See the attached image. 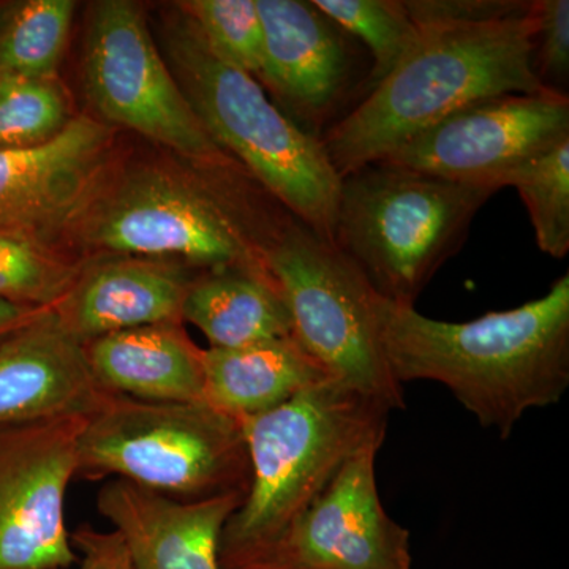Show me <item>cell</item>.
I'll use <instances>...</instances> for the list:
<instances>
[{
	"label": "cell",
	"instance_id": "1",
	"mask_svg": "<svg viewBox=\"0 0 569 569\" xmlns=\"http://www.w3.org/2000/svg\"><path fill=\"white\" fill-rule=\"evenodd\" d=\"M378 336L400 385H443L485 429L508 438L533 408L569 388V274L541 298L449 323L376 296Z\"/></svg>",
	"mask_w": 569,
	"mask_h": 569
},
{
	"label": "cell",
	"instance_id": "2",
	"mask_svg": "<svg viewBox=\"0 0 569 569\" xmlns=\"http://www.w3.org/2000/svg\"><path fill=\"white\" fill-rule=\"evenodd\" d=\"M419 31L417 47L387 80L321 134L340 179L467 104L546 91L533 70V9L515 20Z\"/></svg>",
	"mask_w": 569,
	"mask_h": 569
},
{
	"label": "cell",
	"instance_id": "3",
	"mask_svg": "<svg viewBox=\"0 0 569 569\" xmlns=\"http://www.w3.org/2000/svg\"><path fill=\"white\" fill-rule=\"evenodd\" d=\"M389 413L383 403L329 380L274 410L241 419L249 488L224 526L220 567H233L271 545L351 456L370 445L383 447Z\"/></svg>",
	"mask_w": 569,
	"mask_h": 569
},
{
	"label": "cell",
	"instance_id": "4",
	"mask_svg": "<svg viewBox=\"0 0 569 569\" xmlns=\"http://www.w3.org/2000/svg\"><path fill=\"white\" fill-rule=\"evenodd\" d=\"M244 168L206 174L142 167L108 182L77 236L92 252L201 268H266L261 250L282 219L261 209Z\"/></svg>",
	"mask_w": 569,
	"mask_h": 569
},
{
	"label": "cell",
	"instance_id": "5",
	"mask_svg": "<svg viewBox=\"0 0 569 569\" xmlns=\"http://www.w3.org/2000/svg\"><path fill=\"white\" fill-rule=\"evenodd\" d=\"M164 41L174 77L217 146L335 244L342 179L320 140L277 108L257 78L217 58L186 14L170 22Z\"/></svg>",
	"mask_w": 569,
	"mask_h": 569
},
{
	"label": "cell",
	"instance_id": "6",
	"mask_svg": "<svg viewBox=\"0 0 569 569\" xmlns=\"http://www.w3.org/2000/svg\"><path fill=\"white\" fill-rule=\"evenodd\" d=\"M496 192L387 162L366 164L340 181L335 246L380 298L415 306Z\"/></svg>",
	"mask_w": 569,
	"mask_h": 569
},
{
	"label": "cell",
	"instance_id": "7",
	"mask_svg": "<svg viewBox=\"0 0 569 569\" xmlns=\"http://www.w3.org/2000/svg\"><path fill=\"white\" fill-rule=\"evenodd\" d=\"M78 475L126 479L162 496L200 500L247 492L249 455L239 419L208 402L107 395L88 415Z\"/></svg>",
	"mask_w": 569,
	"mask_h": 569
},
{
	"label": "cell",
	"instance_id": "8",
	"mask_svg": "<svg viewBox=\"0 0 569 569\" xmlns=\"http://www.w3.org/2000/svg\"><path fill=\"white\" fill-rule=\"evenodd\" d=\"M263 260L293 321L295 339L329 376L359 395L403 410L378 336L376 291L331 242L291 216L266 244Z\"/></svg>",
	"mask_w": 569,
	"mask_h": 569
},
{
	"label": "cell",
	"instance_id": "9",
	"mask_svg": "<svg viewBox=\"0 0 569 569\" xmlns=\"http://www.w3.org/2000/svg\"><path fill=\"white\" fill-rule=\"evenodd\" d=\"M82 77L89 102L108 126L134 130L206 173L242 168L204 129L137 3L103 0L92 7Z\"/></svg>",
	"mask_w": 569,
	"mask_h": 569
},
{
	"label": "cell",
	"instance_id": "10",
	"mask_svg": "<svg viewBox=\"0 0 569 569\" xmlns=\"http://www.w3.org/2000/svg\"><path fill=\"white\" fill-rule=\"evenodd\" d=\"M568 140V93H505L451 112L380 162L500 190L501 176Z\"/></svg>",
	"mask_w": 569,
	"mask_h": 569
},
{
	"label": "cell",
	"instance_id": "11",
	"mask_svg": "<svg viewBox=\"0 0 569 569\" xmlns=\"http://www.w3.org/2000/svg\"><path fill=\"white\" fill-rule=\"evenodd\" d=\"M86 418L0 426V569H67L77 563L66 496L78 477Z\"/></svg>",
	"mask_w": 569,
	"mask_h": 569
},
{
	"label": "cell",
	"instance_id": "12",
	"mask_svg": "<svg viewBox=\"0 0 569 569\" xmlns=\"http://www.w3.org/2000/svg\"><path fill=\"white\" fill-rule=\"evenodd\" d=\"M380 445L356 452L271 545L224 569H411L410 531L378 493Z\"/></svg>",
	"mask_w": 569,
	"mask_h": 569
},
{
	"label": "cell",
	"instance_id": "13",
	"mask_svg": "<svg viewBox=\"0 0 569 569\" xmlns=\"http://www.w3.org/2000/svg\"><path fill=\"white\" fill-rule=\"evenodd\" d=\"M112 127L80 116L44 144L0 149V233L52 247L110 182Z\"/></svg>",
	"mask_w": 569,
	"mask_h": 569
},
{
	"label": "cell",
	"instance_id": "14",
	"mask_svg": "<svg viewBox=\"0 0 569 569\" xmlns=\"http://www.w3.org/2000/svg\"><path fill=\"white\" fill-rule=\"evenodd\" d=\"M257 7L263 24L257 80L282 100L290 119L320 140L353 82V37L312 2L257 0Z\"/></svg>",
	"mask_w": 569,
	"mask_h": 569
},
{
	"label": "cell",
	"instance_id": "15",
	"mask_svg": "<svg viewBox=\"0 0 569 569\" xmlns=\"http://www.w3.org/2000/svg\"><path fill=\"white\" fill-rule=\"evenodd\" d=\"M244 496L182 500L116 478L100 490L97 508L121 535L133 569H222L223 529Z\"/></svg>",
	"mask_w": 569,
	"mask_h": 569
},
{
	"label": "cell",
	"instance_id": "16",
	"mask_svg": "<svg viewBox=\"0 0 569 569\" xmlns=\"http://www.w3.org/2000/svg\"><path fill=\"white\" fill-rule=\"evenodd\" d=\"M104 395L89 370L84 346L52 310L0 346V426L88 417Z\"/></svg>",
	"mask_w": 569,
	"mask_h": 569
},
{
	"label": "cell",
	"instance_id": "17",
	"mask_svg": "<svg viewBox=\"0 0 569 569\" xmlns=\"http://www.w3.org/2000/svg\"><path fill=\"white\" fill-rule=\"evenodd\" d=\"M193 279L178 261L104 258L82 266L77 283L52 312L81 343L140 326L183 323V299Z\"/></svg>",
	"mask_w": 569,
	"mask_h": 569
},
{
	"label": "cell",
	"instance_id": "18",
	"mask_svg": "<svg viewBox=\"0 0 569 569\" xmlns=\"http://www.w3.org/2000/svg\"><path fill=\"white\" fill-rule=\"evenodd\" d=\"M82 346L104 392L151 402H206L204 350L182 323L140 326Z\"/></svg>",
	"mask_w": 569,
	"mask_h": 569
},
{
	"label": "cell",
	"instance_id": "19",
	"mask_svg": "<svg viewBox=\"0 0 569 569\" xmlns=\"http://www.w3.org/2000/svg\"><path fill=\"white\" fill-rule=\"evenodd\" d=\"M203 365L206 402L239 421L335 380L295 337L241 348H208Z\"/></svg>",
	"mask_w": 569,
	"mask_h": 569
},
{
	"label": "cell",
	"instance_id": "20",
	"mask_svg": "<svg viewBox=\"0 0 569 569\" xmlns=\"http://www.w3.org/2000/svg\"><path fill=\"white\" fill-rule=\"evenodd\" d=\"M182 321L197 326L211 348H241L293 336L282 291L268 268H222L194 276Z\"/></svg>",
	"mask_w": 569,
	"mask_h": 569
},
{
	"label": "cell",
	"instance_id": "21",
	"mask_svg": "<svg viewBox=\"0 0 569 569\" xmlns=\"http://www.w3.org/2000/svg\"><path fill=\"white\" fill-rule=\"evenodd\" d=\"M71 0H31L0 31V78H58L73 24Z\"/></svg>",
	"mask_w": 569,
	"mask_h": 569
},
{
	"label": "cell",
	"instance_id": "22",
	"mask_svg": "<svg viewBox=\"0 0 569 569\" xmlns=\"http://www.w3.org/2000/svg\"><path fill=\"white\" fill-rule=\"evenodd\" d=\"M312 3L369 50L372 67L362 84L365 97L387 80L421 37L402 0H312Z\"/></svg>",
	"mask_w": 569,
	"mask_h": 569
},
{
	"label": "cell",
	"instance_id": "23",
	"mask_svg": "<svg viewBox=\"0 0 569 569\" xmlns=\"http://www.w3.org/2000/svg\"><path fill=\"white\" fill-rule=\"evenodd\" d=\"M527 206L541 252L561 260L569 252V140L501 176Z\"/></svg>",
	"mask_w": 569,
	"mask_h": 569
},
{
	"label": "cell",
	"instance_id": "24",
	"mask_svg": "<svg viewBox=\"0 0 569 569\" xmlns=\"http://www.w3.org/2000/svg\"><path fill=\"white\" fill-rule=\"evenodd\" d=\"M82 266L54 247L0 233V299L54 310L77 283Z\"/></svg>",
	"mask_w": 569,
	"mask_h": 569
},
{
	"label": "cell",
	"instance_id": "25",
	"mask_svg": "<svg viewBox=\"0 0 569 569\" xmlns=\"http://www.w3.org/2000/svg\"><path fill=\"white\" fill-rule=\"evenodd\" d=\"M70 122L69 96L58 78H0V149L44 144Z\"/></svg>",
	"mask_w": 569,
	"mask_h": 569
},
{
	"label": "cell",
	"instance_id": "26",
	"mask_svg": "<svg viewBox=\"0 0 569 569\" xmlns=\"http://www.w3.org/2000/svg\"><path fill=\"white\" fill-rule=\"evenodd\" d=\"M179 9L217 58L258 77L263 61V24L257 0H189Z\"/></svg>",
	"mask_w": 569,
	"mask_h": 569
},
{
	"label": "cell",
	"instance_id": "27",
	"mask_svg": "<svg viewBox=\"0 0 569 569\" xmlns=\"http://www.w3.org/2000/svg\"><path fill=\"white\" fill-rule=\"evenodd\" d=\"M533 70L542 88L567 93L569 80V2L535 0Z\"/></svg>",
	"mask_w": 569,
	"mask_h": 569
},
{
	"label": "cell",
	"instance_id": "28",
	"mask_svg": "<svg viewBox=\"0 0 569 569\" xmlns=\"http://www.w3.org/2000/svg\"><path fill=\"white\" fill-rule=\"evenodd\" d=\"M402 6L418 28L515 20L533 9L529 0H402Z\"/></svg>",
	"mask_w": 569,
	"mask_h": 569
},
{
	"label": "cell",
	"instance_id": "29",
	"mask_svg": "<svg viewBox=\"0 0 569 569\" xmlns=\"http://www.w3.org/2000/svg\"><path fill=\"white\" fill-rule=\"evenodd\" d=\"M70 539L74 550L81 553L80 569H133L118 531L81 526L70 535Z\"/></svg>",
	"mask_w": 569,
	"mask_h": 569
},
{
	"label": "cell",
	"instance_id": "30",
	"mask_svg": "<svg viewBox=\"0 0 569 569\" xmlns=\"http://www.w3.org/2000/svg\"><path fill=\"white\" fill-rule=\"evenodd\" d=\"M47 310L32 309L0 299V346Z\"/></svg>",
	"mask_w": 569,
	"mask_h": 569
}]
</instances>
